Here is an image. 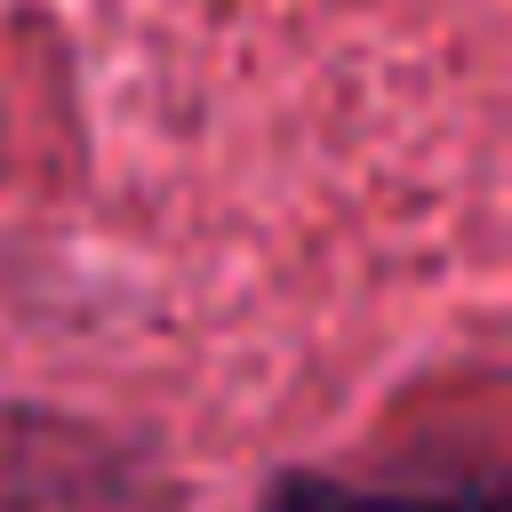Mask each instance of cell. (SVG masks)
<instances>
[{
    "label": "cell",
    "mask_w": 512,
    "mask_h": 512,
    "mask_svg": "<svg viewBox=\"0 0 512 512\" xmlns=\"http://www.w3.org/2000/svg\"><path fill=\"white\" fill-rule=\"evenodd\" d=\"M264 512H496V488H360L336 472H280Z\"/></svg>",
    "instance_id": "1"
}]
</instances>
